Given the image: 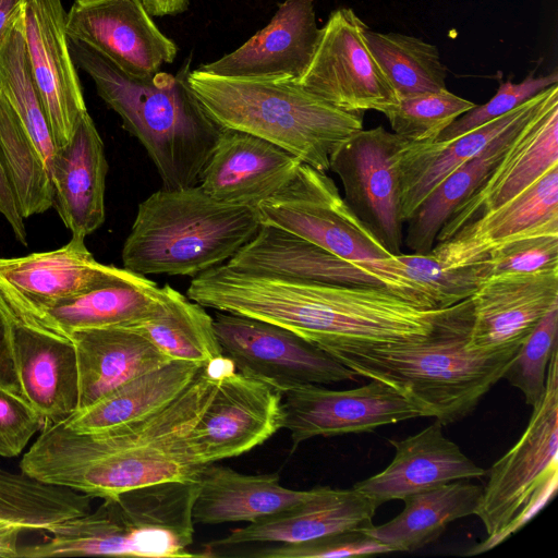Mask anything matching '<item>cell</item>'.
<instances>
[{
    "mask_svg": "<svg viewBox=\"0 0 558 558\" xmlns=\"http://www.w3.org/2000/svg\"><path fill=\"white\" fill-rule=\"evenodd\" d=\"M226 356L206 363L169 404L140 420L98 432H76L63 422L45 425L24 454L22 472L90 497L141 486L197 480L189 435L226 372Z\"/></svg>",
    "mask_w": 558,
    "mask_h": 558,
    "instance_id": "6da1fadb",
    "label": "cell"
},
{
    "mask_svg": "<svg viewBox=\"0 0 558 558\" xmlns=\"http://www.w3.org/2000/svg\"><path fill=\"white\" fill-rule=\"evenodd\" d=\"M186 295L204 307L283 327L325 352L348 343L425 339L457 305L422 310L384 287L246 274L226 264L195 276Z\"/></svg>",
    "mask_w": 558,
    "mask_h": 558,
    "instance_id": "7a4b0ae2",
    "label": "cell"
},
{
    "mask_svg": "<svg viewBox=\"0 0 558 558\" xmlns=\"http://www.w3.org/2000/svg\"><path fill=\"white\" fill-rule=\"evenodd\" d=\"M470 298L432 336L405 342L348 343L327 351L356 375L398 390L442 426L469 416L502 378L518 348H469Z\"/></svg>",
    "mask_w": 558,
    "mask_h": 558,
    "instance_id": "3957f363",
    "label": "cell"
},
{
    "mask_svg": "<svg viewBox=\"0 0 558 558\" xmlns=\"http://www.w3.org/2000/svg\"><path fill=\"white\" fill-rule=\"evenodd\" d=\"M70 50L99 97L143 145L162 187L198 185L221 128L207 116L187 85L190 59L177 74L158 71L136 77L82 43L70 39Z\"/></svg>",
    "mask_w": 558,
    "mask_h": 558,
    "instance_id": "277c9868",
    "label": "cell"
},
{
    "mask_svg": "<svg viewBox=\"0 0 558 558\" xmlns=\"http://www.w3.org/2000/svg\"><path fill=\"white\" fill-rule=\"evenodd\" d=\"M187 85L221 129L266 140L324 172L333 149L363 129L364 112L339 109L287 77H223L196 69Z\"/></svg>",
    "mask_w": 558,
    "mask_h": 558,
    "instance_id": "5b68a950",
    "label": "cell"
},
{
    "mask_svg": "<svg viewBox=\"0 0 558 558\" xmlns=\"http://www.w3.org/2000/svg\"><path fill=\"white\" fill-rule=\"evenodd\" d=\"M260 225L257 208L219 202L199 184L162 187L137 207L122 248L123 268L195 277L227 263Z\"/></svg>",
    "mask_w": 558,
    "mask_h": 558,
    "instance_id": "8992f818",
    "label": "cell"
},
{
    "mask_svg": "<svg viewBox=\"0 0 558 558\" xmlns=\"http://www.w3.org/2000/svg\"><path fill=\"white\" fill-rule=\"evenodd\" d=\"M198 488V478L169 481L105 497L95 511L50 527L45 542L20 546L17 557H197L189 547Z\"/></svg>",
    "mask_w": 558,
    "mask_h": 558,
    "instance_id": "52a82bcc",
    "label": "cell"
},
{
    "mask_svg": "<svg viewBox=\"0 0 558 558\" xmlns=\"http://www.w3.org/2000/svg\"><path fill=\"white\" fill-rule=\"evenodd\" d=\"M558 350L548 363L546 389L515 445L488 471L475 514L487 537L464 556L485 553L525 525L554 497L558 484Z\"/></svg>",
    "mask_w": 558,
    "mask_h": 558,
    "instance_id": "ba28073f",
    "label": "cell"
},
{
    "mask_svg": "<svg viewBox=\"0 0 558 558\" xmlns=\"http://www.w3.org/2000/svg\"><path fill=\"white\" fill-rule=\"evenodd\" d=\"M262 225L276 227L349 262L391 254L353 214L326 172L301 163L292 180L257 206Z\"/></svg>",
    "mask_w": 558,
    "mask_h": 558,
    "instance_id": "9c48e42d",
    "label": "cell"
},
{
    "mask_svg": "<svg viewBox=\"0 0 558 558\" xmlns=\"http://www.w3.org/2000/svg\"><path fill=\"white\" fill-rule=\"evenodd\" d=\"M214 327L222 355L236 372L280 392L359 378L324 350L278 325L217 311Z\"/></svg>",
    "mask_w": 558,
    "mask_h": 558,
    "instance_id": "30bf717a",
    "label": "cell"
},
{
    "mask_svg": "<svg viewBox=\"0 0 558 558\" xmlns=\"http://www.w3.org/2000/svg\"><path fill=\"white\" fill-rule=\"evenodd\" d=\"M408 143L381 125L361 129L329 158V170L340 179L347 205L391 255L402 253L398 159Z\"/></svg>",
    "mask_w": 558,
    "mask_h": 558,
    "instance_id": "8fae6325",
    "label": "cell"
},
{
    "mask_svg": "<svg viewBox=\"0 0 558 558\" xmlns=\"http://www.w3.org/2000/svg\"><path fill=\"white\" fill-rule=\"evenodd\" d=\"M366 27L350 8L332 11L320 28L311 63L296 83L345 111H380L396 102L393 89L365 44Z\"/></svg>",
    "mask_w": 558,
    "mask_h": 558,
    "instance_id": "7c38bea8",
    "label": "cell"
},
{
    "mask_svg": "<svg viewBox=\"0 0 558 558\" xmlns=\"http://www.w3.org/2000/svg\"><path fill=\"white\" fill-rule=\"evenodd\" d=\"M28 65L56 148L64 146L87 112L70 50L62 0H19Z\"/></svg>",
    "mask_w": 558,
    "mask_h": 558,
    "instance_id": "4fadbf2b",
    "label": "cell"
},
{
    "mask_svg": "<svg viewBox=\"0 0 558 558\" xmlns=\"http://www.w3.org/2000/svg\"><path fill=\"white\" fill-rule=\"evenodd\" d=\"M279 390L230 368L189 435L199 465L241 456L283 428Z\"/></svg>",
    "mask_w": 558,
    "mask_h": 558,
    "instance_id": "5bb4252c",
    "label": "cell"
},
{
    "mask_svg": "<svg viewBox=\"0 0 558 558\" xmlns=\"http://www.w3.org/2000/svg\"><path fill=\"white\" fill-rule=\"evenodd\" d=\"M283 428L292 451L311 438L368 433L416 417L421 411L398 390L379 380L349 390L304 385L281 392Z\"/></svg>",
    "mask_w": 558,
    "mask_h": 558,
    "instance_id": "9a60e30c",
    "label": "cell"
},
{
    "mask_svg": "<svg viewBox=\"0 0 558 558\" xmlns=\"http://www.w3.org/2000/svg\"><path fill=\"white\" fill-rule=\"evenodd\" d=\"M66 33L136 77L157 73L178 53L141 0H75L66 14Z\"/></svg>",
    "mask_w": 558,
    "mask_h": 558,
    "instance_id": "2e32d148",
    "label": "cell"
},
{
    "mask_svg": "<svg viewBox=\"0 0 558 558\" xmlns=\"http://www.w3.org/2000/svg\"><path fill=\"white\" fill-rule=\"evenodd\" d=\"M84 238L22 257L0 258V296L10 308L36 307L134 277L125 268L98 263Z\"/></svg>",
    "mask_w": 558,
    "mask_h": 558,
    "instance_id": "e0dca14e",
    "label": "cell"
},
{
    "mask_svg": "<svg viewBox=\"0 0 558 558\" xmlns=\"http://www.w3.org/2000/svg\"><path fill=\"white\" fill-rule=\"evenodd\" d=\"M557 165L558 92L521 128L499 162L444 225L436 243L511 199Z\"/></svg>",
    "mask_w": 558,
    "mask_h": 558,
    "instance_id": "ac0fdd59",
    "label": "cell"
},
{
    "mask_svg": "<svg viewBox=\"0 0 558 558\" xmlns=\"http://www.w3.org/2000/svg\"><path fill=\"white\" fill-rule=\"evenodd\" d=\"M378 506L352 487H316L301 505L277 515L233 529L227 536L204 545L198 557H217L236 547L264 544H292L373 526Z\"/></svg>",
    "mask_w": 558,
    "mask_h": 558,
    "instance_id": "d6986e66",
    "label": "cell"
},
{
    "mask_svg": "<svg viewBox=\"0 0 558 558\" xmlns=\"http://www.w3.org/2000/svg\"><path fill=\"white\" fill-rule=\"evenodd\" d=\"M470 301L469 348L492 352L519 347L558 303V270L488 277Z\"/></svg>",
    "mask_w": 558,
    "mask_h": 558,
    "instance_id": "ffe728a7",
    "label": "cell"
},
{
    "mask_svg": "<svg viewBox=\"0 0 558 558\" xmlns=\"http://www.w3.org/2000/svg\"><path fill=\"white\" fill-rule=\"evenodd\" d=\"M319 36L314 0H284L269 24L243 45L197 69L223 77L298 82L311 63Z\"/></svg>",
    "mask_w": 558,
    "mask_h": 558,
    "instance_id": "44dd1931",
    "label": "cell"
},
{
    "mask_svg": "<svg viewBox=\"0 0 558 558\" xmlns=\"http://www.w3.org/2000/svg\"><path fill=\"white\" fill-rule=\"evenodd\" d=\"M301 163L266 140L221 129L199 185L219 202L257 208L292 180Z\"/></svg>",
    "mask_w": 558,
    "mask_h": 558,
    "instance_id": "7402d4cb",
    "label": "cell"
},
{
    "mask_svg": "<svg viewBox=\"0 0 558 558\" xmlns=\"http://www.w3.org/2000/svg\"><path fill=\"white\" fill-rule=\"evenodd\" d=\"M166 299L165 286L137 274L45 306H5L22 323L66 338L81 329L136 326L158 315Z\"/></svg>",
    "mask_w": 558,
    "mask_h": 558,
    "instance_id": "603a6c76",
    "label": "cell"
},
{
    "mask_svg": "<svg viewBox=\"0 0 558 558\" xmlns=\"http://www.w3.org/2000/svg\"><path fill=\"white\" fill-rule=\"evenodd\" d=\"M541 233L558 234V165L430 251L449 266H465L483 259L501 243Z\"/></svg>",
    "mask_w": 558,
    "mask_h": 558,
    "instance_id": "cb8c5ba5",
    "label": "cell"
},
{
    "mask_svg": "<svg viewBox=\"0 0 558 558\" xmlns=\"http://www.w3.org/2000/svg\"><path fill=\"white\" fill-rule=\"evenodd\" d=\"M435 420L420 433L404 439H390L395 447L391 463L381 472L357 482L354 488L379 507L390 500L456 482L480 478L486 471L476 465L447 438Z\"/></svg>",
    "mask_w": 558,
    "mask_h": 558,
    "instance_id": "d4e9b609",
    "label": "cell"
},
{
    "mask_svg": "<svg viewBox=\"0 0 558 558\" xmlns=\"http://www.w3.org/2000/svg\"><path fill=\"white\" fill-rule=\"evenodd\" d=\"M10 316L23 398L41 416L44 426L65 421L78 405V368L73 342L26 325L11 313Z\"/></svg>",
    "mask_w": 558,
    "mask_h": 558,
    "instance_id": "484cf974",
    "label": "cell"
},
{
    "mask_svg": "<svg viewBox=\"0 0 558 558\" xmlns=\"http://www.w3.org/2000/svg\"><path fill=\"white\" fill-rule=\"evenodd\" d=\"M107 171L104 143L87 111L69 143L57 148L50 170L53 205L72 236L85 239L104 223Z\"/></svg>",
    "mask_w": 558,
    "mask_h": 558,
    "instance_id": "4316f807",
    "label": "cell"
},
{
    "mask_svg": "<svg viewBox=\"0 0 558 558\" xmlns=\"http://www.w3.org/2000/svg\"><path fill=\"white\" fill-rule=\"evenodd\" d=\"M557 86L555 84L544 89L506 114L456 138L408 143L398 159L403 222L448 174L535 112Z\"/></svg>",
    "mask_w": 558,
    "mask_h": 558,
    "instance_id": "83f0119b",
    "label": "cell"
},
{
    "mask_svg": "<svg viewBox=\"0 0 558 558\" xmlns=\"http://www.w3.org/2000/svg\"><path fill=\"white\" fill-rule=\"evenodd\" d=\"M66 338L73 342L77 359V410L171 361L134 327L81 329Z\"/></svg>",
    "mask_w": 558,
    "mask_h": 558,
    "instance_id": "f1b7e54d",
    "label": "cell"
},
{
    "mask_svg": "<svg viewBox=\"0 0 558 558\" xmlns=\"http://www.w3.org/2000/svg\"><path fill=\"white\" fill-rule=\"evenodd\" d=\"M193 506L194 524L254 523L288 511L308 498L315 488L295 490L280 485L279 475H247L235 470L205 464Z\"/></svg>",
    "mask_w": 558,
    "mask_h": 558,
    "instance_id": "f546056e",
    "label": "cell"
},
{
    "mask_svg": "<svg viewBox=\"0 0 558 558\" xmlns=\"http://www.w3.org/2000/svg\"><path fill=\"white\" fill-rule=\"evenodd\" d=\"M225 264L246 274L323 283L383 287L359 263L342 259L299 236L267 225H260L256 234Z\"/></svg>",
    "mask_w": 558,
    "mask_h": 558,
    "instance_id": "4dcf8cb0",
    "label": "cell"
},
{
    "mask_svg": "<svg viewBox=\"0 0 558 558\" xmlns=\"http://www.w3.org/2000/svg\"><path fill=\"white\" fill-rule=\"evenodd\" d=\"M484 258L449 266L429 251L357 263L405 302L422 310H444L471 298L488 278Z\"/></svg>",
    "mask_w": 558,
    "mask_h": 558,
    "instance_id": "1f68e13d",
    "label": "cell"
},
{
    "mask_svg": "<svg viewBox=\"0 0 558 558\" xmlns=\"http://www.w3.org/2000/svg\"><path fill=\"white\" fill-rule=\"evenodd\" d=\"M205 364L171 360L121 385L63 423L76 432H98L147 416L174 400Z\"/></svg>",
    "mask_w": 558,
    "mask_h": 558,
    "instance_id": "d6a6232c",
    "label": "cell"
},
{
    "mask_svg": "<svg viewBox=\"0 0 558 558\" xmlns=\"http://www.w3.org/2000/svg\"><path fill=\"white\" fill-rule=\"evenodd\" d=\"M483 488L456 481L404 497L403 510L381 525L364 530L391 551H415L435 542L453 521L475 514Z\"/></svg>",
    "mask_w": 558,
    "mask_h": 558,
    "instance_id": "836d02e7",
    "label": "cell"
},
{
    "mask_svg": "<svg viewBox=\"0 0 558 558\" xmlns=\"http://www.w3.org/2000/svg\"><path fill=\"white\" fill-rule=\"evenodd\" d=\"M558 92L554 88L543 105ZM490 142L481 153L448 174L407 220L405 245L412 253H427L453 211L466 201L502 158L521 128L543 107Z\"/></svg>",
    "mask_w": 558,
    "mask_h": 558,
    "instance_id": "e575fe53",
    "label": "cell"
},
{
    "mask_svg": "<svg viewBox=\"0 0 558 558\" xmlns=\"http://www.w3.org/2000/svg\"><path fill=\"white\" fill-rule=\"evenodd\" d=\"M92 497L0 468V523L23 531L50 527L90 511Z\"/></svg>",
    "mask_w": 558,
    "mask_h": 558,
    "instance_id": "d590c367",
    "label": "cell"
},
{
    "mask_svg": "<svg viewBox=\"0 0 558 558\" xmlns=\"http://www.w3.org/2000/svg\"><path fill=\"white\" fill-rule=\"evenodd\" d=\"M0 163L23 219L53 206L54 191L46 161L1 90Z\"/></svg>",
    "mask_w": 558,
    "mask_h": 558,
    "instance_id": "8d00e7d4",
    "label": "cell"
},
{
    "mask_svg": "<svg viewBox=\"0 0 558 558\" xmlns=\"http://www.w3.org/2000/svg\"><path fill=\"white\" fill-rule=\"evenodd\" d=\"M163 310L136 326L171 360L206 364L222 356L211 317L199 303L165 284Z\"/></svg>",
    "mask_w": 558,
    "mask_h": 558,
    "instance_id": "74e56055",
    "label": "cell"
},
{
    "mask_svg": "<svg viewBox=\"0 0 558 558\" xmlns=\"http://www.w3.org/2000/svg\"><path fill=\"white\" fill-rule=\"evenodd\" d=\"M365 44L397 99L447 88V69L438 48L418 37L366 27Z\"/></svg>",
    "mask_w": 558,
    "mask_h": 558,
    "instance_id": "f35d334b",
    "label": "cell"
},
{
    "mask_svg": "<svg viewBox=\"0 0 558 558\" xmlns=\"http://www.w3.org/2000/svg\"><path fill=\"white\" fill-rule=\"evenodd\" d=\"M0 90L41 153L50 171L57 148L32 78L16 9L0 40Z\"/></svg>",
    "mask_w": 558,
    "mask_h": 558,
    "instance_id": "ab89813d",
    "label": "cell"
},
{
    "mask_svg": "<svg viewBox=\"0 0 558 558\" xmlns=\"http://www.w3.org/2000/svg\"><path fill=\"white\" fill-rule=\"evenodd\" d=\"M475 106L447 88L398 98L379 112L395 134L409 143L434 141L456 119Z\"/></svg>",
    "mask_w": 558,
    "mask_h": 558,
    "instance_id": "60d3db41",
    "label": "cell"
},
{
    "mask_svg": "<svg viewBox=\"0 0 558 558\" xmlns=\"http://www.w3.org/2000/svg\"><path fill=\"white\" fill-rule=\"evenodd\" d=\"M558 350V303L543 316L518 348L502 378L518 388L525 403L535 408L546 389L547 366Z\"/></svg>",
    "mask_w": 558,
    "mask_h": 558,
    "instance_id": "b9f144b4",
    "label": "cell"
},
{
    "mask_svg": "<svg viewBox=\"0 0 558 558\" xmlns=\"http://www.w3.org/2000/svg\"><path fill=\"white\" fill-rule=\"evenodd\" d=\"M391 553L365 531H348L292 544H264L230 548L217 557L341 558Z\"/></svg>",
    "mask_w": 558,
    "mask_h": 558,
    "instance_id": "7bdbcfd3",
    "label": "cell"
},
{
    "mask_svg": "<svg viewBox=\"0 0 558 558\" xmlns=\"http://www.w3.org/2000/svg\"><path fill=\"white\" fill-rule=\"evenodd\" d=\"M557 83V71L541 76H535V72L532 71L520 83H512L510 80L502 82L500 80L496 94L487 102L481 106L475 105L448 125L434 141H449L468 133L506 114Z\"/></svg>",
    "mask_w": 558,
    "mask_h": 558,
    "instance_id": "ee69618b",
    "label": "cell"
},
{
    "mask_svg": "<svg viewBox=\"0 0 558 558\" xmlns=\"http://www.w3.org/2000/svg\"><path fill=\"white\" fill-rule=\"evenodd\" d=\"M488 277L558 270V234L541 233L501 243L485 256Z\"/></svg>",
    "mask_w": 558,
    "mask_h": 558,
    "instance_id": "f6af8a7d",
    "label": "cell"
},
{
    "mask_svg": "<svg viewBox=\"0 0 558 558\" xmlns=\"http://www.w3.org/2000/svg\"><path fill=\"white\" fill-rule=\"evenodd\" d=\"M41 416L23 398L0 389V456H19L44 427Z\"/></svg>",
    "mask_w": 558,
    "mask_h": 558,
    "instance_id": "bcb514c9",
    "label": "cell"
},
{
    "mask_svg": "<svg viewBox=\"0 0 558 558\" xmlns=\"http://www.w3.org/2000/svg\"><path fill=\"white\" fill-rule=\"evenodd\" d=\"M0 389L23 398L19 376L15 368L11 316L0 296ZM24 399V398H23ZM25 400V399H24Z\"/></svg>",
    "mask_w": 558,
    "mask_h": 558,
    "instance_id": "7dc6e473",
    "label": "cell"
},
{
    "mask_svg": "<svg viewBox=\"0 0 558 558\" xmlns=\"http://www.w3.org/2000/svg\"><path fill=\"white\" fill-rule=\"evenodd\" d=\"M0 214L10 225L19 242L26 245L27 235L24 219L19 213L14 195L0 163Z\"/></svg>",
    "mask_w": 558,
    "mask_h": 558,
    "instance_id": "c3c4849f",
    "label": "cell"
},
{
    "mask_svg": "<svg viewBox=\"0 0 558 558\" xmlns=\"http://www.w3.org/2000/svg\"><path fill=\"white\" fill-rule=\"evenodd\" d=\"M151 16L177 15L189 9L190 0H141Z\"/></svg>",
    "mask_w": 558,
    "mask_h": 558,
    "instance_id": "681fc988",
    "label": "cell"
},
{
    "mask_svg": "<svg viewBox=\"0 0 558 558\" xmlns=\"http://www.w3.org/2000/svg\"><path fill=\"white\" fill-rule=\"evenodd\" d=\"M22 529L0 523V557L17 558Z\"/></svg>",
    "mask_w": 558,
    "mask_h": 558,
    "instance_id": "f907efd6",
    "label": "cell"
},
{
    "mask_svg": "<svg viewBox=\"0 0 558 558\" xmlns=\"http://www.w3.org/2000/svg\"><path fill=\"white\" fill-rule=\"evenodd\" d=\"M17 3L19 0H0V40L11 22Z\"/></svg>",
    "mask_w": 558,
    "mask_h": 558,
    "instance_id": "816d5d0a",
    "label": "cell"
},
{
    "mask_svg": "<svg viewBox=\"0 0 558 558\" xmlns=\"http://www.w3.org/2000/svg\"><path fill=\"white\" fill-rule=\"evenodd\" d=\"M78 1L90 2V1H97V0H78Z\"/></svg>",
    "mask_w": 558,
    "mask_h": 558,
    "instance_id": "f5cc1de1",
    "label": "cell"
}]
</instances>
